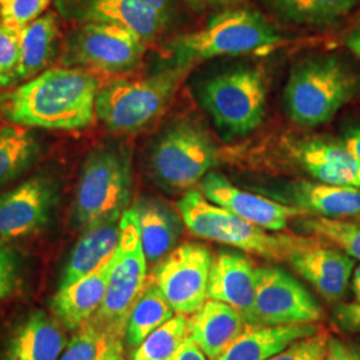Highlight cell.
<instances>
[{
    "label": "cell",
    "instance_id": "cell-1",
    "mask_svg": "<svg viewBox=\"0 0 360 360\" xmlns=\"http://www.w3.org/2000/svg\"><path fill=\"white\" fill-rule=\"evenodd\" d=\"M99 83L86 70H46L4 96L3 111L15 123L47 129L89 127L96 115Z\"/></svg>",
    "mask_w": 360,
    "mask_h": 360
},
{
    "label": "cell",
    "instance_id": "cell-2",
    "mask_svg": "<svg viewBox=\"0 0 360 360\" xmlns=\"http://www.w3.org/2000/svg\"><path fill=\"white\" fill-rule=\"evenodd\" d=\"M132 195L131 153L126 146L104 143L83 162L72 207L74 223L90 230L119 220L129 210Z\"/></svg>",
    "mask_w": 360,
    "mask_h": 360
},
{
    "label": "cell",
    "instance_id": "cell-3",
    "mask_svg": "<svg viewBox=\"0 0 360 360\" xmlns=\"http://www.w3.org/2000/svg\"><path fill=\"white\" fill-rule=\"evenodd\" d=\"M176 210L188 231L195 236L231 245L271 262L288 260L294 251L309 243L314 238L270 233L255 223L211 203L196 190L184 193L176 202Z\"/></svg>",
    "mask_w": 360,
    "mask_h": 360
},
{
    "label": "cell",
    "instance_id": "cell-4",
    "mask_svg": "<svg viewBox=\"0 0 360 360\" xmlns=\"http://www.w3.org/2000/svg\"><path fill=\"white\" fill-rule=\"evenodd\" d=\"M359 90V79L334 55L311 56L294 65L284 89L287 114L303 127L330 122Z\"/></svg>",
    "mask_w": 360,
    "mask_h": 360
},
{
    "label": "cell",
    "instance_id": "cell-5",
    "mask_svg": "<svg viewBox=\"0 0 360 360\" xmlns=\"http://www.w3.org/2000/svg\"><path fill=\"white\" fill-rule=\"evenodd\" d=\"M282 35L260 13L252 10H227L210 19L203 30L174 39L168 50L172 65L193 63L223 55H242L279 44Z\"/></svg>",
    "mask_w": 360,
    "mask_h": 360
},
{
    "label": "cell",
    "instance_id": "cell-6",
    "mask_svg": "<svg viewBox=\"0 0 360 360\" xmlns=\"http://www.w3.org/2000/svg\"><path fill=\"white\" fill-rule=\"evenodd\" d=\"M218 148L193 119H180L163 129L148 151L151 179L167 193L188 191L215 167Z\"/></svg>",
    "mask_w": 360,
    "mask_h": 360
},
{
    "label": "cell",
    "instance_id": "cell-7",
    "mask_svg": "<svg viewBox=\"0 0 360 360\" xmlns=\"http://www.w3.org/2000/svg\"><path fill=\"white\" fill-rule=\"evenodd\" d=\"M191 67L172 65L144 79L119 80L96 98V116L114 132L135 134L147 129L166 110Z\"/></svg>",
    "mask_w": 360,
    "mask_h": 360
},
{
    "label": "cell",
    "instance_id": "cell-8",
    "mask_svg": "<svg viewBox=\"0 0 360 360\" xmlns=\"http://www.w3.org/2000/svg\"><path fill=\"white\" fill-rule=\"evenodd\" d=\"M199 99L224 138L245 136L264 117L266 77L254 67H235L206 79L199 89Z\"/></svg>",
    "mask_w": 360,
    "mask_h": 360
},
{
    "label": "cell",
    "instance_id": "cell-9",
    "mask_svg": "<svg viewBox=\"0 0 360 360\" xmlns=\"http://www.w3.org/2000/svg\"><path fill=\"white\" fill-rule=\"evenodd\" d=\"M120 235L103 302L87 322L124 339L129 311L147 284V259L143 251L138 219L132 208L123 212Z\"/></svg>",
    "mask_w": 360,
    "mask_h": 360
},
{
    "label": "cell",
    "instance_id": "cell-10",
    "mask_svg": "<svg viewBox=\"0 0 360 360\" xmlns=\"http://www.w3.org/2000/svg\"><path fill=\"white\" fill-rule=\"evenodd\" d=\"M146 43L122 27L92 22L71 37L67 65H83L107 74L127 72L139 65Z\"/></svg>",
    "mask_w": 360,
    "mask_h": 360
},
{
    "label": "cell",
    "instance_id": "cell-11",
    "mask_svg": "<svg viewBox=\"0 0 360 360\" xmlns=\"http://www.w3.org/2000/svg\"><path fill=\"white\" fill-rule=\"evenodd\" d=\"M212 254L206 245L184 243L155 266L153 279L176 314L193 315L207 300Z\"/></svg>",
    "mask_w": 360,
    "mask_h": 360
},
{
    "label": "cell",
    "instance_id": "cell-12",
    "mask_svg": "<svg viewBox=\"0 0 360 360\" xmlns=\"http://www.w3.org/2000/svg\"><path fill=\"white\" fill-rule=\"evenodd\" d=\"M255 306L259 326L318 323L323 316L321 304L309 290L275 266L257 267Z\"/></svg>",
    "mask_w": 360,
    "mask_h": 360
},
{
    "label": "cell",
    "instance_id": "cell-13",
    "mask_svg": "<svg viewBox=\"0 0 360 360\" xmlns=\"http://www.w3.org/2000/svg\"><path fill=\"white\" fill-rule=\"evenodd\" d=\"M58 202V186L51 176L35 175L0 195V245L41 230Z\"/></svg>",
    "mask_w": 360,
    "mask_h": 360
},
{
    "label": "cell",
    "instance_id": "cell-14",
    "mask_svg": "<svg viewBox=\"0 0 360 360\" xmlns=\"http://www.w3.org/2000/svg\"><path fill=\"white\" fill-rule=\"evenodd\" d=\"M200 190L207 200L229 210L232 214L252 221L269 231L287 229L288 220L309 217L300 208L287 206L267 196L243 191L235 187L224 175L210 171L200 180Z\"/></svg>",
    "mask_w": 360,
    "mask_h": 360
},
{
    "label": "cell",
    "instance_id": "cell-15",
    "mask_svg": "<svg viewBox=\"0 0 360 360\" xmlns=\"http://www.w3.org/2000/svg\"><path fill=\"white\" fill-rule=\"evenodd\" d=\"M259 191L287 206L296 207L312 217L360 218V188L322 181H279Z\"/></svg>",
    "mask_w": 360,
    "mask_h": 360
},
{
    "label": "cell",
    "instance_id": "cell-16",
    "mask_svg": "<svg viewBox=\"0 0 360 360\" xmlns=\"http://www.w3.org/2000/svg\"><path fill=\"white\" fill-rule=\"evenodd\" d=\"M288 262L328 303L346 295L355 264L354 257L319 236L294 251Z\"/></svg>",
    "mask_w": 360,
    "mask_h": 360
},
{
    "label": "cell",
    "instance_id": "cell-17",
    "mask_svg": "<svg viewBox=\"0 0 360 360\" xmlns=\"http://www.w3.org/2000/svg\"><path fill=\"white\" fill-rule=\"evenodd\" d=\"M257 267L248 257L220 251L212 259L207 299L223 302L236 309L247 326H259L257 316Z\"/></svg>",
    "mask_w": 360,
    "mask_h": 360
},
{
    "label": "cell",
    "instance_id": "cell-18",
    "mask_svg": "<svg viewBox=\"0 0 360 360\" xmlns=\"http://www.w3.org/2000/svg\"><path fill=\"white\" fill-rule=\"evenodd\" d=\"M291 155L318 181L360 188L359 167L343 142L309 138L294 143Z\"/></svg>",
    "mask_w": 360,
    "mask_h": 360
},
{
    "label": "cell",
    "instance_id": "cell-19",
    "mask_svg": "<svg viewBox=\"0 0 360 360\" xmlns=\"http://www.w3.org/2000/svg\"><path fill=\"white\" fill-rule=\"evenodd\" d=\"M131 208L138 219L147 263L156 266L175 248L186 224L178 210L158 198L143 196Z\"/></svg>",
    "mask_w": 360,
    "mask_h": 360
},
{
    "label": "cell",
    "instance_id": "cell-20",
    "mask_svg": "<svg viewBox=\"0 0 360 360\" xmlns=\"http://www.w3.org/2000/svg\"><path fill=\"white\" fill-rule=\"evenodd\" d=\"M247 326L231 306L208 299L188 318V338L208 360H218Z\"/></svg>",
    "mask_w": 360,
    "mask_h": 360
},
{
    "label": "cell",
    "instance_id": "cell-21",
    "mask_svg": "<svg viewBox=\"0 0 360 360\" xmlns=\"http://www.w3.org/2000/svg\"><path fill=\"white\" fill-rule=\"evenodd\" d=\"M65 347L59 326L44 311H35L13 328L3 360H59Z\"/></svg>",
    "mask_w": 360,
    "mask_h": 360
},
{
    "label": "cell",
    "instance_id": "cell-22",
    "mask_svg": "<svg viewBox=\"0 0 360 360\" xmlns=\"http://www.w3.org/2000/svg\"><path fill=\"white\" fill-rule=\"evenodd\" d=\"M111 259L75 283L59 288L53 296L52 312L67 330H77L101 307L112 267Z\"/></svg>",
    "mask_w": 360,
    "mask_h": 360
},
{
    "label": "cell",
    "instance_id": "cell-23",
    "mask_svg": "<svg viewBox=\"0 0 360 360\" xmlns=\"http://www.w3.org/2000/svg\"><path fill=\"white\" fill-rule=\"evenodd\" d=\"M323 327L318 323L290 326H245L218 360H269L296 340L315 335Z\"/></svg>",
    "mask_w": 360,
    "mask_h": 360
},
{
    "label": "cell",
    "instance_id": "cell-24",
    "mask_svg": "<svg viewBox=\"0 0 360 360\" xmlns=\"http://www.w3.org/2000/svg\"><path fill=\"white\" fill-rule=\"evenodd\" d=\"M119 221L120 219L105 221L84 231L67 260L59 288L90 275L114 257L120 235Z\"/></svg>",
    "mask_w": 360,
    "mask_h": 360
},
{
    "label": "cell",
    "instance_id": "cell-25",
    "mask_svg": "<svg viewBox=\"0 0 360 360\" xmlns=\"http://www.w3.org/2000/svg\"><path fill=\"white\" fill-rule=\"evenodd\" d=\"M89 16L94 22L122 27L144 43L154 40L167 23V15L138 0H92Z\"/></svg>",
    "mask_w": 360,
    "mask_h": 360
},
{
    "label": "cell",
    "instance_id": "cell-26",
    "mask_svg": "<svg viewBox=\"0 0 360 360\" xmlns=\"http://www.w3.org/2000/svg\"><path fill=\"white\" fill-rule=\"evenodd\" d=\"M59 25L53 13L39 16L20 30V52L16 79L27 80L38 77L50 63L56 51Z\"/></svg>",
    "mask_w": 360,
    "mask_h": 360
},
{
    "label": "cell",
    "instance_id": "cell-27",
    "mask_svg": "<svg viewBox=\"0 0 360 360\" xmlns=\"http://www.w3.org/2000/svg\"><path fill=\"white\" fill-rule=\"evenodd\" d=\"M175 314L158 285L148 282L129 311L124 328L127 346L135 349L148 335L169 321Z\"/></svg>",
    "mask_w": 360,
    "mask_h": 360
},
{
    "label": "cell",
    "instance_id": "cell-28",
    "mask_svg": "<svg viewBox=\"0 0 360 360\" xmlns=\"http://www.w3.org/2000/svg\"><path fill=\"white\" fill-rule=\"evenodd\" d=\"M263 3L285 22L326 26L352 11L360 0H263Z\"/></svg>",
    "mask_w": 360,
    "mask_h": 360
},
{
    "label": "cell",
    "instance_id": "cell-29",
    "mask_svg": "<svg viewBox=\"0 0 360 360\" xmlns=\"http://www.w3.org/2000/svg\"><path fill=\"white\" fill-rule=\"evenodd\" d=\"M40 144L32 131L20 124L0 127V187L25 174L38 159Z\"/></svg>",
    "mask_w": 360,
    "mask_h": 360
},
{
    "label": "cell",
    "instance_id": "cell-30",
    "mask_svg": "<svg viewBox=\"0 0 360 360\" xmlns=\"http://www.w3.org/2000/svg\"><path fill=\"white\" fill-rule=\"evenodd\" d=\"M123 338L86 322L77 330L59 360H122Z\"/></svg>",
    "mask_w": 360,
    "mask_h": 360
},
{
    "label": "cell",
    "instance_id": "cell-31",
    "mask_svg": "<svg viewBox=\"0 0 360 360\" xmlns=\"http://www.w3.org/2000/svg\"><path fill=\"white\" fill-rule=\"evenodd\" d=\"M188 338V318L175 314L132 349L131 360H168Z\"/></svg>",
    "mask_w": 360,
    "mask_h": 360
},
{
    "label": "cell",
    "instance_id": "cell-32",
    "mask_svg": "<svg viewBox=\"0 0 360 360\" xmlns=\"http://www.w3.org/2000/svg\"><path fill=\"white\" fill-rule=\"evenodd\" d=\"M295 226L299 230L319 236L339 247L349 257L360 260V223L309 215L296 218Z\"/></svg>",
    "mask_w": 360,
    "mask_h": 360
},
{
    "label": "cell",
    "instance_id": "cell-33",
    "mask_svg": "<svg viewBox=\"0 0 360 360\" xmlns=\"http://www.w3.org/2000/svg\"><path fill=\"white\" fill-rule=\"evenodd\" d=\"M51 0H0V20L4 26L22 30L37 20Z\"/></svg>",
    "mask_w": 360,
    "mask_h": 360
},
{
    "label": "cell",
    "instance_id": "cell-34",
    "mask_svg": "<svg viewBox=\"0 0 360 360\" xmlns=\"http://www.w3.org/2000/svg\"><path fill=\"white\" fill-rule=\"evenodd\" d=\"M20 52V31L0 23V86L16 80Z\"/></svg>",
    "mask_w": 360,
    "mask_h": 360
},
{
    "label": "cell",
    "instance_id": "cell-35",
    "mask_svg": "<svg viewBox=\"0 0 360 360\" xmlns=\"http://www.w3.org/2000/svg\"><path fill=\"white\" fill-rule=\"evenodd\" d=\"M331 335L322 328L319 333L299 339L269 360H323Z\"/></svg>",
    "mask_w": 360,
    "mask_h": 360
},
{
    "label": "cell",
    "instance_id": "cell-36",
    "mask_svg": "<svg viewBox=\"0 0 360 360\" xmlns=\"http://www.w3.org/2000/svg\"><path fill=\"white\" fill-rule=\"evenodd\" d=\"M20 281V257L10 247L0 245V302L16 290Z\"/></svg>",
    "mask_w": 360,
    "mask_h": 360
},
{
    "label": "cell",
    "instance_id": "cell-37",
    "mask_svg": "<svg viewBox=\"0 0 360 360\" xmlns=\"http://www.w3.org/2000/svg\"><path fill=\"white\" fill-rule=\"evenodd\" d=\"M335 324L346 333L360 334V302L339 303L333 312Z\"/></svg>",
    "mask_w": 360,
    "mask_h": 360
},
{
    "label": "cell",
    "instance_id": "cell-38",
    "mask_svg": "<svg viewBox=\"0 0 360 360\" xmlns=\"http://www.w3.org/2000/svg\"><path fill=\"white\" fill-rule=\"evenodd\" d=\"M323 360H360V349L330 336Z\"/></svg>",
    "mask_w": 360,
    "mask_h": 360
},
{
    "label": "cell",
    "instance_id": "cell-39",
    "mask_svg": "<svg viewBox=\"0 0 360 360\" xmlns=\"http://www.w3.org/2000/svg\"><path fill=\"white\" fill-rule=\"evenodd\" d=\"M168 360H207V356L190 338H187L178 348V351Z\"/></svg>",
    "mask_w": 360,
    "mask_h": 360
},
{
    "label": "cell",
    "instance_id": "cell-40",
    "mask_svg": "<svg viewBox=\"0 0 360 360\" xmlns=\"http://www.w3.org/2000/svg\"><path fill=\"white\" fill-rule=\"evenodd\" d=\"M343 143L348 150V153L352 155L355 159L360 174V126H352L345 132Z\"/></svg>",
    "mask_w": 360,
    "mask_h": 360
},
{
    "label": "cell",
    "instance_id": "cell-41",
    "mask_svg": "<svg viewBox=\"0 0 360 360\" xmlns=\"http://www.w3.org/2000/svg\"><path fill=\"white\" fill-rule=\"evenodd\" d=\"M243 0H187V3L196 11H206L214 8H221L232 6L236 3H242Z\"/></svg>",
    "mask_w": 360,
    "mask_h": 360
},
{
    "label": "cell",
    "instance_id": "cell-42",
    "mask_svg": "<svg viewBox=\"0 0 360 360\" xmlns=\"http://www.w3.org/2000/svg\"><path fill=\"white\" fill-rule=\"evenodd\" d=\"M349 51L354 52L356 56L360 58V26L356 27L349 35H348L347 40H346Z\"/></svg>",
    "mask_w": 360,
    "mask_h": 360
},
{
    "label": "cell",
    "instance_id": "cell-43",
    "mask_svg": "<svg viewBox=\"0 0 360 360\" xmlns=\"http://www.w3.org/2000/svg\"><path fill=\"white\" fill-rule=\"evenodd\" d=\"M143 4L154 8L159 13H165L168 16V10H169V6H171V0H138Z\"/></svg>",
    "mask_w": 360,
    "mask_h": 360
},
{
    "label": "cell",
    "instance_id": "cell-44",
    "mask_svg": "<svg viewBox=\"0 0 360 360\" xmlns=\"http://www.w3.org/2000/svg\"><path fill=\"white\" fill-rule=\"evenodd\" d=\"M352 291L355 294L356 300L360 302V264L356 267V270L354 272V276H352Z\"/></svg>",
    "mask_w": 360,
    "mask_h": 360
},
{
    "label": "cell",
    "instance_id": "cell-45",
    "mask_svg": "<svg viewBox=\"0 0 360 360\" xmlns=\"http://www.w3.org/2000/svg\"><path fill=\"white\" fill-rule=\"evenodd\" d=\"M122 360H126V359H124V358H123V359H122Z\"/></svg>",
    "mask_w": 360,
    "mask_h": 360
}]
</instances>
